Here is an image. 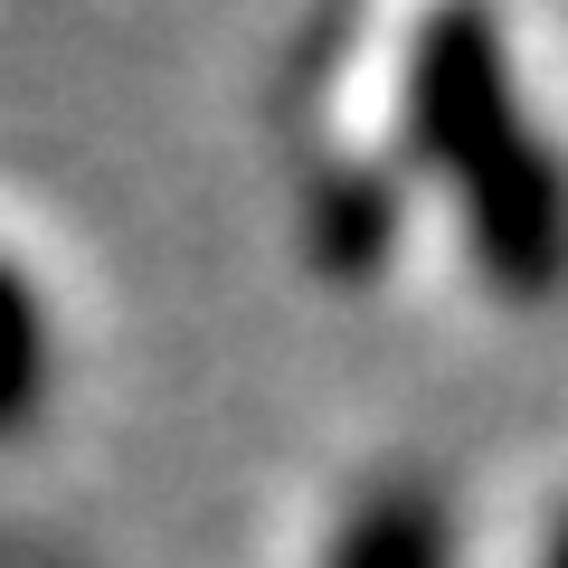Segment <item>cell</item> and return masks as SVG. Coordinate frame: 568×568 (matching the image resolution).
<instances>
[{"label":"cell","mask_w":568,"mask_h":568,"mask_svg":"<svg viewBox=\"0 0 568 568\" xmlns=\"http://www.w3.org/2000/svg\"><path fill=\"white\" fill-rule=\"evenodd\" d=\"M417 142L455 171L465 219L484 265L511 294H540L549 256H559V200H549V162L521 133V104L503 77V39L484 10H446L417 48Z\"/></svg>","instance_id":"obj_1"},{"label":"cell","mask_w":568,"mask_h":568,"mask_svg":"<svg viewBox=\"0 0 568 568\" xmlns=\"http://www.w3.org/2000/svg\"><path fill=\"white\" fill-rule=\"evenodd\" d=\"M48 388V323L29 304V284L0 265V426H20V407Z\"/></svg>","instance_id":"obj_2"},{"label":"cell","mask_w":568,"mask_h":568,"mask_svg":"<svg viewBox=\"0 0 568 568\" xmlns=\"http://www.w3.org/2000/svg\"><path fill=\"white\" fill-rule=\"evenodd\" d=\"M342 568H446V521L426 503H379L342 540Z\"/></svg>","instance_id":"obj_3"}]
</instances>
